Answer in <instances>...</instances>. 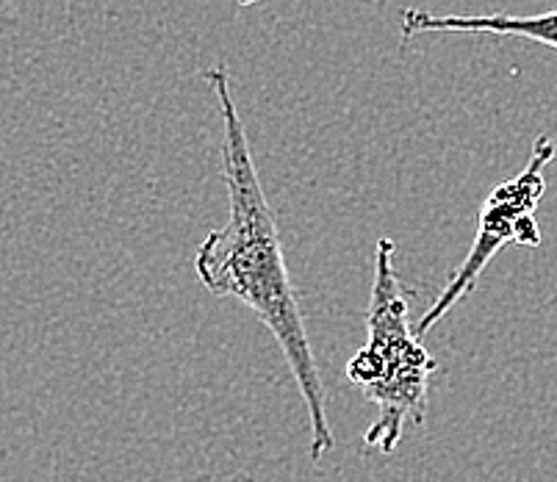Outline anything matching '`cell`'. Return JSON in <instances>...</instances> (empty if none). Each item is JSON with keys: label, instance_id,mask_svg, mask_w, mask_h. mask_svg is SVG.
<instances>
[{"label": "cell", "instance_id": "1", "mask_svg": "<svg viewBox=\"0 0 557 482\" xmlns=\"http://www.w3.org/2000/svg\"><path fill=\"white\" fill-rule=\"evenodd\" d=\"M206 81L222 116V177L227 186L231 214L220 231H211L200 242L195 272L214 297L245 302L281 344L311 416V460L319 464L336 441L327 421L325 385L319 378L297 292L288 277L281 231L270 200L263 195L245 123L233 100L231 73L225 64H214L206 70Z\"/></svg>", "mask_w": 557, "mask_h": 482}, {"label": "cell", "instance_id": "5", "mask_svg": "<svg viewBox=\"0 0 557 482\" xmlns=\"http://www.w3.org/2000/svg\"><path fill=\"white\" fill-rule=\"evenodd\" d=\"M236 3H239V7H256L258 0H236Z\"/></svg>", "mask_w": 557, "mask_h": 482}, {"label": "cell", "instance_id": "2", "mask_svg": "<svg viewBox=\"0 0 557 482\" xmlns=\"http://www.w3.org/2000/svg\"><path fill=\"white\" fill-rule=\"evenodd\" d=\"M408 297L394 269V242L380 238L367 308L369 338L347 363V380L380 410L363 446H377L386 455L403 438L405 421L424 424L428 419V388L435 372V358L410 327Z\"/></svg>", "mask_w": 557, "mask_h": 482}, {"label": "cell", "instance_id": "4", "mask_svg": "<svg viewBox=\"0 0 557 482\" xmlns=\"http://www.w3.org/2000/svg\"><path fill=\"white\" fill-rule=\"evenodd\" d=\"M403 39L419 37V34L442 32V34H494V37H521L546 45L557 50V9L530 17L516 14H430L428 9H405L399 17Z\"/></svg>", "mask_w": 557, "mask_h": 482}, {"label": "cell", "instance_id": "3", "mask_svg": "<svg viewBox=\"0 0 557 482\" xmlns=\"http://www.w3.org/2000/svg\"><path fill=\"white\" fill-rule=\"evenodd\" d=\"M555 159V141L549 136H539L533 145V153L527 161L524 170L516 177L505 181V184L494 186L485 202L480 206V222H478V238H474L472 250L466 256V261L455 269V275L449 277L442 294L435 297L433 306L424 311L419 324L413 327L419 338H424L435 324L442 322L460 299L478 288L483 269L488 267L491 258L503 250L505 245H521V247H539L541 231L535 222V208H539L541 197L546 191V166Z\"/></svg>", "mask_w": 557, "mask_h": 482}]
</instances>
